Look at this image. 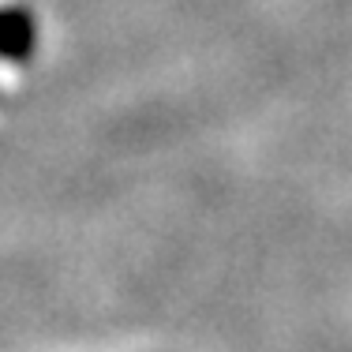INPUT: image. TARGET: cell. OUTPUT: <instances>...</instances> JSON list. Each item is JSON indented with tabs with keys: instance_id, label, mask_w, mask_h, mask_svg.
<instances>
[{
	"instance_id": "6da1fadb",
	"label": "cell",
	"mask_w": 352,
	"mask_h": 352,
	"mask_svg": "<svg viewBox=\"0 0 352 352\" xmlns=\"http://www.w3.org/2000/svg\"><path fill=\"white\" fill-rule=\"evenodd\" d=\"M30 49H34V19L23 8H4L0 12V56L23 60Z\"/></svg>"
}]
</instances>
